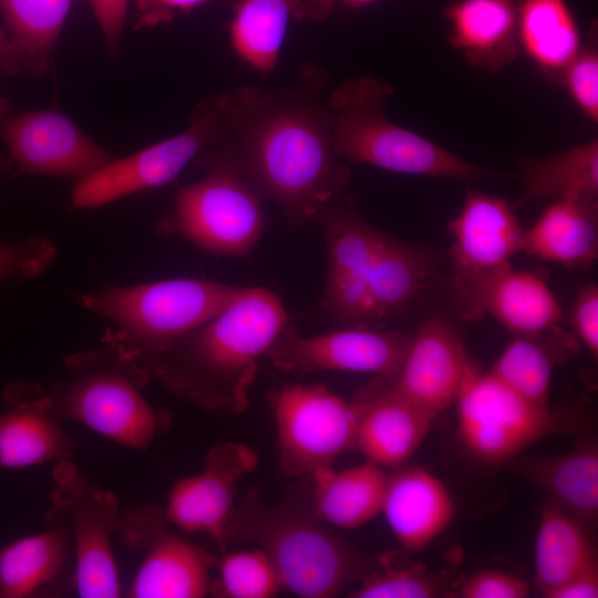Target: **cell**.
<instances>
[{
  "mask_svg": "<svg viewBox=\"0 0 598 598\" xmlns=\"http://www.w3.org/2000/svg\"><path fill=\"white\" fill-rule=\"evenodd\" d=\"M225 130L197 159L229 165L292 228L316 221L343 196L349 169L338 161L326 107L287 92L243 87L218 95Z\"/></svg>",
  "mask_w": 598,
  "mask_h": 598,
  "instance_id": "cell-1",
  "label": "cell"
},
{
  "mask_svg": "<svg viewBox=\"0 0 598 598\" xmlns=\"http://www.w3.org/2000/svg\"><path fill=\"white\" fill-rule=\"evenodd\" d=\"M287 323L275 292L245 287L220 313L163 352L148 377L207 412L240 413L249 404L259 360Z\"/></svg>",
  "mask_w": 598,
  "mask_h": 598,
  "instance_id": "cell-2",
  "label": "cell"
},
{
  "mask_svg": "<svg viewBox=\"0 0 598 598\" xmlns=\"http://www.w3.org/2000/svg\"><path fill=\"white\" fill-rule=\"evenodd\" d=\"M247 543L274 566L281 589L303 598H332L370 571V563L300 503H262L256 489L234 507L225 544Z\"/></svg>",
  "mask_w": 598,
  "mask_h": 598,
  "instance_id": "cell-3",
  "label": "cell"
},
{
  "mask_svg": "<svg viewBox=\"0 0 598 598\" xmlns=\"http://www.w3.org/2000/svg\"><path fill=\"white\" fill-rule=\"evenodd\" d=\"M244 289L215 280L172 278L110 286L79 295L75 302L116 326L106 330L103 346L148 377L163 352L220 313Z\"/></svg>",
  "mask_w": 598,
  "mask_h": 598,
  "instance_id": "cell-4",
  "label": "cell"
},
{
  "mask_svg": "<svg viewBox=\"0 0 598 598\" xmlns=\"http://www.w3.org/2000/svg\"><path fill=\"white\" fill-rule=\"evenodd\" d=\"M392 94L389 84L373 76L348 80L333 91L326 110L338 157L409 175L454 179L499 176L390 121L384 105Z\"/></svg>",
  "mask_w": 598,
  "mask_h": 598,
  "instance_id": "cell-5",
  "label": "cell"
},
{
  "mask_svg": "<svg viewBox=\"0 0 598 598\" xmlns=\"http://www.w3.org/2000/svg\"><path fill=\"white\" fill-rule=\"evenodd\" d=\"M64 365L66 375L45 388L59 417L137 451L169 425L166 412L142 392L150 378L109 347L68 354Z\"/></svg>",
  "mask_w": 598,
  "mask_h": 598,
  "instance_id": "cell-6",
  "label": "cell"
},
{
  "mask_svg": "<svg viewBox=\"0 0 598 598\" xmlns=\"http://www.w3.org/2000/svg\"><path fill=\"white\" fill-rule=\"evenodd\" d=\"M194 164L206 176L178 186L174 212L159 229L216 256L249 255L266 227L262 199L229 165L209 158Z\"/></svg>",
  "mask_w": 598,
  "mask_h": 598,
  "instance_id": "cell-7",
  "label": "cell"
},
{
  "mask_svg": "<svg viewBox=\"0 0 598 598\" xmlns=\"http://www.w3.org/2000/svg\"><path fill=\"white\" fill-rule=\"evenodd\" d=\"M277 451L287 476H311L354 448L362 399L348 401L322 384H288L270 391Z\"/></svg>",
  "mask_w": 598,
  "mask_h": 598,
  "instance_id": "cell-8",
  "label": "cell"
},
{
  "mask_svg": "<svg viewBox=\"0 0 598 598\" xmlns=\"http://www.w3.org/2000/svg\"><path fill=\"white\" fill-rule=\"evenodd\" d=\"M455 403L464 447L488 464L507 463L566 425L561 414L528 402L477 368L466 379Z\"/></svg>",
  "mask_w": 598,
  "mask_h": 598,
  "instance_id": "cell-9",
  "label": "cell"
},
{
  "mask_svg": "<svg viewBox=\"0 0 598 598\" xmlns=\"http://www.w3.org/2000/svg\"><path fill=\"white\" fill-rule=\"evenodd\" d=\"M225 130L218 96L199 105L182 133L116 158L75 182L70 210L95 209L173 182L190 163L215 147Z\"/></svg>",
  "mask_w": 598,
  "mask_h": 598,
  "instance_id": "cell-10",
  "label": "cell"
},
{
  "mask_svg": "<svg viewBox=\"0 0 598 598\" xmlns=\"http://www.w3.org/2000/svg\"><path fill=\"white\" fill-rule=\"evenodd\" d=\"M51 503L69 520L74 557L73 586L83 598L122 596L112 537L122 512L115 494L87 480L70 460L55 464Z\"/></svg>",
  "mask_w": 598,
  "mask_h": 598,
  "instance_id": "cell-11",
  "label": "cell"
},
{
  "mask_svg": "<svg viewBox=\"0 0 598 598\" xmlns=\"http://www.w3.org/2000/svg\"><path fill=\"white\" fill-rule=\"evenodd\" d=\"M162 508L142 505L122 514L118 536L142 553L130 598H200L210 594L216 557L172 533Z\"/></svg>",
  "mask_w": 598,
  "mask_h": 598,
  "instance_id": "cell-12",
  "label": "cell"
},
{
  "mask_svg": "<svg viewBox=\"0 0 598 598\" xmlns=\"http://www.w3.org/2000/svg\"><path fill=\"white\" fill-rule=\"evenodd\" d=\"M409 341L399 331L360 327L303 337L287 323L265 358L280 371L297 374L342 371L375 373L392 380Z\"/></svg>",
  "mask_w": 598,
  "mask_h": 598,
  "instance_id": "cell-13",
  "label": "cell"
},
{
  "mask_svg": "<svg viewBox=\"0 0 598 598\" xmlns=\"http://www.w3.org/2000/svg\"><path fill=\"white\" fill-rule=\"evenodd\" d=\"M0 137L23 174L79 181L115 159L70 117L54 109L10 115L0 126Z\"/></svg>",
  "mask_w": 598,
  "mask_h": 598,
  "instance_id": "cell-14",
  "label": "cell"
},
{
  "mask_svg": "<svg viewBox=\"0 0 598 598\" xmlns=\"http://www.w3.org/2000/svg\"><path fill=\"white\" fill-rule=\"evenodd\" d=\"M323 233L328 272L321 309L331 321L365 324V290L384 233L336 202L316 220Z\"/></svg>",
  "mask_w": 598,
  "mask_h": 598,
  "instance_id": "cell-15",
  "label": "cell"
},
{
  "mask_svg": "<svg viewBox=\"0 0 598 598\" xmlns=\"http://www.w3.org/2000/svg\"><path fill=\"white\" fill-rule=\"evenodd\" d=\"M258 462L257 453L246 444H215L200 473L182 477L172 486L164 511L167 520L187 533L208 535L221 553L226 551L225 530L237 486Z\"/></svg>",
  "mask_w": 598,
  "mask_h": 598,
  "instance_id": "cell-16",
  "label": "cell"
},
{
  "mask_svg": "<svg viewBox=\"0 0 598 598\" xmlns=\"http://www.w3.org/2000/svg\"><path fill=\"white\" fill-rule=\"evenodd\" d=\"M454 298L468 319L489 315L516 336H536L561 322V306L544 279L506 267L486 274L458 275Z\"/></svg>",
  "mask_w": 598,
  "mask_h": 598,
  "instance_id": "cell-17",
  "label": "cell"
},
{
  "mask_svg": "<svg viewBox=\"0 0 598 598\" xmlns=\"http://www.w3.org/2000/svg\"><path fill=\"white\" fill-rule=\"evenodd\" d=\"M475 369L454 329L446 321L433 318L410 339L391 388L437 417L455 402Z\"/></svg>",
  "mask_w": 598,
  "mask_h": 598,
  "instance_id": "cell-18",
  "label": "cell"
},
{
  "mask_svg": "<svg viewBox=\"0 0 598 598\" xmlns=\"http://www.w3.org/2000/svg\"><path fill=\"white\" fill-rule=\"evenodd\" d=\"M45 386L8 383L0 406V467L24 468L70 460L76 442L61 427Z\"/></svg>",
  "mask_w": 598,
  "mask_h": 598,
  "instance_id": "cell-19",
  "label": "cell"
},
{
  "mask_svg": "<svg viewBox=\"0 0 598 598\" xmlns=\"http://www.w3.org/2000/svg\"><path fill=\"white\" fill-rule=\"evenodd\" d=\"M454 274L478 275L509 267L523 251L525 230L505 199L467 192L460 214L448 224Z\"/></svg>",
  "mask_w": 598,
  "mask_h": 598,
  "instance_id": "cell-20",
  "label": "cell"
},
{
  "mask_svg": "<svg viewBox=\"0 0 598 598\" xmlns=\"http://www.w3.org/2000/svg\"><path fill=\"white\" fill-rule=\"evenodd\" d=\"M388 474L381 513L404 550L425 549L451 525L455 504L446 485L420 465Z\"/></svg>",
  "mask_w": 598,
  "mask_h": 598,
  "instance_id": "cell-21",
  "label": "cell"
},
{
  "mask_svg": "<svg viewBox=\"0 0 598 598\" xmlns=\"http://www.w3.org/2000/svg\"><path fill=\"white\" fill-rule=\"evenodd\" d=\"M354 448L367 462L395 468L406 464L421 446L436 417L391 386L364 398Z\"/></svg>",
  "mask_w": 598,
  "mask_h": 598,
  "instance_id": "cell-22",
  "label": "cell"
},
{
  "mask_svg": "<svg viewBox=\"0 0 598 598\" xmlns=\"http://www.w3.org/2000/svg\"><path fill=\"white\" fill-rule=\"evenodd\" d=\"M448 41L476 68L495 71L518 55L515 0H458L445 10Z\"/></svg>",
  "mask_w": 598,
  "mask_h": 598,
  "instance_id": "cell-23",
  "label": "cell"
},
{
  "mask_svg": "<svg viewBox=\"0 0 598 598\" xmlns=\"http://www.w3.org/2000/svg\"><path fill=\"white\" fill-rule=\"evenodd\" d=\"M331 9L326 0H238L229 25L231 47L250 68L270 73L290 20H320Z\"/></svg>",
  "mask_w": 598,
  "mask_h": 598,
  "instance_id": "cell-24",
  "label": "cell"
},
{
  "mask_svg": "<svg viewBox=\"0 0 598 598\" xmlns=\"http://www.w3.org/2000/svg\"><path fill=\"white\" fill-rule=\"evenodd\" d=\"M436 265L429 249L384 233L365 290V324L408 309L431 280Z\"/></svg>",
  "mask_w": 598,
  "mask_h": 598,
  "instance_id": "cell-25",
  "label": "cell"
},
{
  "mask_svg": "<svg viewBox=\"0 0 598 598\" xmlns=\"http://www.w3.org/2000/svg\"><path fill=\"white\" fill-rule=\"evenodd\" d=\"M508 466L528 480L548 502L582 524L598 516V451L592 443L554 456L513 458Z\"/></svg>",
  "mask_w": 598,
  "mask_h": 598,
  "instance_id": "cell-26",
  "label": "cell"
},
{
  "mask_svg": "<svg viewBox=\"0 0 598 598\" xmlns=\"http://www.w3.org/2000/svg\"><path fill=\"white\" fill-rule=\"evenodd\" d=\"M73 555L69 520L51 506L45 528L0 550V598H25L52 582Z\"/></svg>",
  "mask_w": 598,
  "mask_h": 598,
  "instance_id": "cell-27",
  "label": "cell"
},
{
  "mask_svg": "<svg viewBox=\"0 0 598 598\" xmlns=\"http://www.w3.org/2000/svg\"><path fill=\"white\" fill-rule=\"evenodd\" d=\"M597 210V199L553 200L525 230L523 251L571 268L591 265L598 254Z\"/></svg>",
  "mask_w": 598,
  "mask_h": 598,
  "instance_id": "cell-28",
  "label": "cell"
},
{
  "mask_svg": "<svg viewBox=\"0 0 598 598\" xmlns=\"http://www.w3.org/2000/svg\"><path fill=\"white\" fill-rule=\"evenodd\" d=\"M311 506L327 524L355 528L381 513L388 474L373 463L337 471H317L311 476Z\"/></svg>",
  "mask_w": 598,
  "mask_h": 598,
  "instance_id": "cell-29",
  "label": "cell"
},
{
  "mask_svg": "<svg viewBox=\"0 0 598 598\" xmlns=\"http://www.w3.org/2000/svg\"><path fill=\"white\" fill-rule=\"evenodd\" d=\"M73 0H0L10 39L9 75H40L52 52Z\"/></svg>",
  "mask_w": 598,
  "mask_h": 598,
  "instance_id": "cell-30",
  "label": "cell"
},
{
  "mask_svg": "<svg viewBox=\"0 0 598 598\" xmlns=\"http://www.w3.org/2000/svg\"><path fill=\"white\" fill-rule=\"evenodd\" d=\"M596 565L585 524L546 502L540 509L535 544V580L539 592L547 597L574 576Z\"/></svg>",
  "mask_w": 598,
  "mask_h": 598,
  "instance_id": "cell-31",
  "label": "cell"
},
{
  "mask_svg": "<svg viewBox=\"0 0 598 598\" xmlns=\"http://www.w3.org/2000/svg\"><path fill=\"white\" fill-rule=\"evenodd\" d=\"M517 37L519 49L549 74H560L581 48L565 0H524L518 4Z\"/></svg>",
  "mask_w": 598,
  "mask_h": 598,
  "instance_id": "cell-32",
  "label": "cell"
},
{
  "mask_svg": "<svg viewBox=\"0 0 598 598\" xmlns=\"http://www.w3.org/2000/svg\"><path fill=\"white\" fill-rule=\"evenodd\" d=\"M524 192L520 207L536 199L587 198L598 195V141L592 140L563 153L519 161Z\"/></svg>",
  "mask_w": 598,
  "mask_h": 598,
  "instance_id": "cell-33",
  "label": "cell"
},
{
  "mask_svg": "<svg viewBox=\"0 0 598 598\" xmlns=\"http://www.w3.org/2000/svg\"><path fill=\"white\" fill-rule=\"evenodd\" d=\"M566 337L559 326L536 336H517L488 372L528 402L549 408L553 369L559 360L556 354L567 351L555 346Z\"/></svg>",
  "mask_w": 598,
  "mask_h": 598,
  "instance_id": "cell-34",
  "label": "cell"
},
{
  "mask_svg": "<svg viewBox=\"0 0 598 598\" xmlns=\"http://www.w3.org/2000/svg\"><path fill=\"white\" fill-rule=\"evenodd\" d=\"M210 594L226 598H270L281 589L277 573L258 548L221 553Z\"/></svg>",
  "mask_w": 598,
  "mask_h": 598,
  "instance_id": "cell-35",
  "label": "cell"
},
{
  "mask_svg": "<svg viewBox=\"0 0 598 598\" xmlns=\"http://www.w3.org/2000/svg\"><path fill=\"white\" fill-rule=\"evenodd\" d=\"M360 584L349 592L352 598H431L439 586L422 568L405 563L399 553H384L377 558Z\"/></svg>",
  "mask_w": 598,
  "mask_h": 598,
  "instance_id": "cell-36",
  "label": "cell"
},
{
  "mask_svg": "<svg viewBox=\"0 0 598 598\" xmlns=\"http://www.w3.org/2000/svg\"><path fill=\"white\" fill-rule=\"evenodd\" d=\"M596 30L590 31L586 47L560 72L559 78L578 109L591 121H598V50Z\"/></svg>",
  "mask_w": 598,
  "mask_h": 598,
  "instance_id": "cell-37",
  "label": "cell"
},
{
  "mask_svg": "<svg viewBox=\"0 0 598 598\" xmlns=\"http://www.w3.org/2000/svg\"><path fill=\"white\" fill-rule=\"evenodd\" d=\"M56 246L47 236L33 235L24 241L0 245V281L43 274L55 260Z\"/></svg>",
  "mask_w": 598,
  "mask_h": 598,
  "instance_id": "cell-38",
  "label": "cell"
},
{
  "mask_svg": "<svg viewBox=\"0 0 598 598\" xmlns=\"http://www.w3.org/2000/svg\"><path fill=\"white\" fill-rule=\"evenodd\" d=\"M463 598H525L529 584L517 575L486 569L474 574L458 591Z\"/></svg>",
  "mask_w": 598,
  "mask_h": 598,
  "instance_id": "cell-39",
  "label": "cell"
},
{
  "mask_svg": "<svg viewBox=\"0 0 598 598\" xmlns=\"http://www.w3.org/2000/svg\"><path fill=\"white\" fill-rule=\"evenodd\" d=\"M571 324L575 334L597 359L598 355V288L588 283L577 292L573 309Z\"/></svg>",
  "mask_w": 598,
  "mask_h": 598,
  "instance_id": "cell-40",
  "label": "cell"
},
{
  "mask_svg": "<svg viewBox=\"0 0 598 598\" xmlns=\"http://www.w3.org/2000/svg\"><path fill=\"white\" fill-rule=\"evenodd\" d=\"M130 0H90L111 56L118 51Z\"/></svg>",
  "mask_w": 598,
  "mask_h": 598,
  "instance_id": "cell-41",
  "label": "cell"
},
{
  "mask_svg": "<svg viewBox=\"0 0 598 598\" xmlns=\"http://www.w3.org/2000/svg\"><path fill=\"white\" fill-rule=\"evenodd\" d=\"M209 0H135L137 28L171 22L177 12H189Z\"/></svg>",
  "mask_w": 598,
  "mask_h": 598,
  "instance_id": "cell-42",
  "label": "cell"
},
{
  "mask_svg": "<svg viewBox=\"0 0 598 598\" xmlns=\"http://www.w3.org/2000/svg\"><path fill=\"white\" fill-rule=\"evenodd\" d=\"M598 567L592 566L574 576L551 592L547 598H597Z\"/></svg>",
  "mask_w": 598,
  "mask_h": 598,
  "instance_id": "cell-43",
  "label": "cell"
},
{
  "mask_svg": "<svg viewBox=\"0 0 598 598\" xmlns=\"http://www.w3.org/2000/svg\"><path fill=\"white\" fill-rule=\"evenodd\" d=\"M11 115V106L9 102L4 99L0 97V126L4 122L6 118H8ZM13 162L10 156L7 157H0V179L1 177L7 174Z\"/></svg>",
  "mask_w": 598,
  "mask_h": 598,
  "instance_id": "cell-44",
  "label": "cell"
},
{
  "mask_svg": "<svg viewBox=\"0 0 598 598\" xmlns=\"http://www.w3.org/2000/svg\"><path fill=\"white\" fill-rule=\"evenodd\" d=\"M0 69L6 74L10 70V39L3 29L0 28Z\"/></svg>",
  "mask_w": 598,
  "mask_h": 598,
  "instance_id": "cell-45",
  "label": "cell"
},
{
  "mask_svg": "<svg viewBox=\"0 0 598 598\" xmlns=\"http://www.w3.org/2000/svg\"><path fill=\"white\" fill-rule=\"evenodd\" d=\"M328 1H330L331 3H334L336 0H328ZM340 1H342L343 3L350 7H362V6H367L372 2H375L378 0H340Z\"/></svg>",
  "mask_w": 598,
  "mask_h": 598,
  "instance_id": "cell-46",
  "label": "cell"
}]
</instances>
